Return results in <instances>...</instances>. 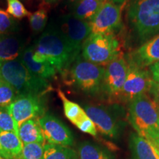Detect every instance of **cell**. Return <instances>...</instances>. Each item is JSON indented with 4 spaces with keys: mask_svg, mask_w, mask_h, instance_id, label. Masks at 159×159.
<instances>
[{
    "mask_svg": "<svg viewBox=\"0 0 159 159\" xmlns=\"http://www.w3.org/2000/svg\"><path fill=\"white\" fill-rule=\"evenodd\" d=\"M33 47L61 75L68 70L79 56L54 25H49Z\"/></svg>",
    "mask_w": 159,
    "mask_h": 159,
    "instance_id": "cell-1",
    "label": "cell"
},
{
    "mask_svg": "<svg viewBox=\"0 0 159 159\" xmlns=\"http://www.w3.org/2000/svg\"><path fill=\"white\" fill-rule=\"evenodd\" d=\"M131 30L139 41L159 34V0H131L127 7Z\"/></svg>",
    "mask_w": 159,
    "mask_h": 159,
    "instance_id": "cell-2",
    "label": "cell"
},
{
    "mask_svg": "<svg viewBox=\"0 0 159 159\" xmlns=\"http://www.w3.org/2000/svg\"><path fill=\"white\" fill-rule=\"evenodd\" d=\"M0 76L13 87L17 95L47 94L52 89L47 80L32 74L19 58L0 62Z\"/></svg>",
    "mask_w": 159,
    "mask_h": 159,
    "instance_id": "cell-3",
    "label": "cell"
},
{
    "mask_svg": "<svg viewBox=\"0 0 159 159\" xmlns=\"http://www.w3.org/2000/svg\"><path fill=\"white\" fill-rule=\"evenodd\" d=\"M105 66L94 64L77 57L62 75H69V85H75L77 88L89 95H95L102 92Z\"/></svg>",
    "mask_w": 159,
    "mask_h": 159,
    "instance_id": "cell-4",
    "label": "cell"
},
{
    "mask_svg": "<svg viewBox=\"0 0 159 159\" xmlns=\"http://www.w3.org/2000/svg\"><path fill=\"white\" fill-rule=\"evenodd\" d=\"M128 119L136 134L146 139L158 130V106L147 94H143L128 102Z\"/></svg>",
    "mask_w": 159,
    "mask_h": 159,
    "instance_id": "cell-5",
    "label": "cell"
},
{
    "mask_svg": "<svg viewBox=\"0 0 159 159\" xmlns=\"http://www.w3.org/2000/svg\"><path fill=\"white\" fill-rule=\"evenodd\" d=\"M81 52L85 61L105 66L121 55L120 43L114 34H91Z\"/></svg>",
    "mask_w": 159,
    "mask_h": 159,
    "instance_id": "cell-6",
    "label": "cell"
},
{
    "mask_svg": "<svg viewBox=\"0 0 159 159\" xmlns=\"http://www.w3.org/2000/svg\"><path fill=\"white\" fill-rule=\"evenodd\" d=\"M45 95H18L15 100L7 107L18 126L28 119L40 118L46 114L47 99Z\"/></svg>",
    "mask_w": 159,
    "mask_h": 159,
    "instance_id": "cell-7",
    "label": "cell"
},
{
    "mask_svg": "<svg viewBox=\"0 0 159 159\" xmlns=\"http://www.w3.org/2000/svg\"><path fill=\"white\" fill-rule=\"evenodd\" d=\"M128 61L127 77L118 100L129 102L136 97L149 93L153 80L150 71Z\"/></svg>",
    "mask_w": 159,
    "mask_h": 159,
    "instance_id": "cell-8",
    "label": "cell"
},
{
    "mask_svg": "<svg viewBox=\"0 0 159 159\" xmlns=\"http://www.w3.org/2000/svg\"><path fill=\"white\" fill-rule=\"evenodd\" d=\"M128 68V61L122 54L105 66L102 92L111 101L119 99L126 80Z\"/></svg>",
    "mask_w": 159,
    "mask_h": 159,
    "instance_id": "cell-9",
    "label": "cell"
},
{
    "mask_svg": "<svg viewBox=\"0 0 159 159\" xmlns=\"http://www.w3.org/2000/svg\"><path fill=\"white\" fill-rule=\"evenodd\" d=\"M122 5L105 0L94 18L89 21L91 34H114L122 26Z\"/></svg>",
    "mask_w": 159,
    "mask_h": 159,
    "instance_id": "cell-10",
    "label": "cell"
},
{
    "mask_svg": "<svg viewBox=\"0 0 159 159\" xmlns=\"http://www.w3.org/2000/svg\"><path fill=\"white\" fill-rule=\"evenodd\" d=\"M57 28L77 54H80L83 43L91 34L90 23L77 19L71 14L60 18Z\"/></svg>",
    "mask_w": 159,
    "mask_h": 159,
    "instance_id": "cell-11",
    "label": "cell"
},
{
    "mask_svg": "<svg viewBox=\"0 0 159 159\" xmlns=\"http://www.w3.org/2000/svg\"><path fill=\"white\" fill-rule=\"evenodd\" d=\"M86 114L93 121L103 136L110 139L118 138L121 131V124L117 116L111 109L102 105L86 104L84 105Z\"/></svg>",
    "mask_w": 159,
    "mask_h": 159,
    "instance_id": "cell-12",
    "label": "cell"
},
{
    "mask_svg": "<svg viewBox=\"0 0 159 159\" xmlns=\"http://www.w3.org/2000/svg\"><path fill=\"white\" fill-rule=\"evenodd\" d=\"M39 122L47 143L65 147L74 144V136L71 131L54 115L46 113L39 118Z\"/></svg>",
    "mask_w": 159,
    "mask_h": 159,
    "instance_id": "cell-13",
    "label": "cell"
},
{
    "mask_svg": "<svg viewBox=\"0 0 159 159\" xmlns=\"http://www.w3.org/2000/svg\"><path fill=\"white\" fill-rule=\"evenodd\" d=\"M142 68L154 64L159 61V34L148 40L131 53L129 60Z\"/></svg>",
    "mask_w": 159,
    "mask_h": 159,
    "instance_id": "cell-14",
    "label": "cell"
},
{
    "mask_svg": "<svg viewBox=\"0 0 159 159\" xmlns=\"http://www.w3.org/2000/svg\"><path fill=\"white\" fill-rule=\"evenodd\" d=\"M33 47H26L19 57L20 61L27 67V69L33 75L47 80L56 76L57 70L47 61L44 63H37L33 61Z\"/></svg>",
    "mask_w": 159,
    "mask_h": 159,
    "instance_id": "cell-15",
    "label": "cell"
},
{
    "mask_svg": "<svg viewBox=\"0 0 159 159\" xmlns=\"http://www.w3.org/2000/svg\"><path fill=\"white\" fill-rule=\"evenodd\" d=\"M25 49L22 39L14 34L0 35V62L19 58Z\"/></svg>",
    "mask_w": 159,
    "mask_h": 159,
    "instance_id": "cell-16",
    "label": "cell"
},
{
    "mask_svg": "<svg viewBox=\"0 0 159 159\" xmlns=\"http://www.w3.org/2000/svg\"><path fill=\"white\" fill-rule=\"evenodd\" d=\"M22 148L23 143L19 135L13 132L0 131V156L5 159H15Z\"/></svg>",
    "mask_w": 159,
    "mask_h": 159,
    "instance_id": "cell-17",
    "label": "cell"
},
{
    "mask_svg": "<svg viewBox=\"0 0 159 159\" xmlns=\"http://www.w3.org/2000/svg\"><path fill=\"white\" fill-rule=\"evenodd\" d=\"M129 148L134 159H159L150 142L136 133L130 134Z\"/></svg>",
    "mask_w": 159,
    "mask_h": 159,
    "instance_id": "cell-18",
    "label": "cell"
},
{
    "mask_svg": "<svg viewBox=\"0 0 159 159\" xmlns=\"http://www.w3.org/2000/svg\"><path fill=\"white\" fill-rule=\"evenodd\" d=\"M18 135L23 144L46 143L39 118L30 119L23 122L19 127Z\"/></svg>",
    "mask_w": 159,
    "mask_h": 159,
    "instance_id": "cell-19",
    "label": "cell"
},
{
    "mask_svg": "<svg viewBox=\"0 0 159 159\" xmlns=\"http://www.w3.org/2000/svg\"><path fill=\"white\" fill-rule=\"evenodd\" d=\"M77 156L78 159H115L113 154L106 148L89 141L79 144Z\"/></svg>",
    "mask_w": 159,
    "mask_h": 159,
    "instance_id": "cell-20",
    "label": "cell"
},
{
    "mask_svg": "<svg viewBox=\"0 0 159 159\" xmlns=\"http://www.w3.org/2000/svg\"><path fill=\"white\" fill-rule=\"evenodd\" d=\"M105 0H80L75 4L72 15L77 19L90 21L96 15Z\"/></svg>",
    "mask_w": 159,
    "mask_h": 159,
    "instance_id": "cell-21",
    "label": "cell"
},
{
    "mask_svg": "<svg viewBox=\"0 0 159 159\" xmlns=\"http://www.w3.org/2000/svg\"><path fill=\"white\" fill-rule=\"evenodd\" d=\"M57 94L62 101L66 117L72 124L76 125L80 121H81L85 116H87L84 109L77 103L69 100L61 89H57Z\"/></svg>",
    "mask_w": 159,
    "mask_h": 159,
    "instance_id": "cell-22",
    "label": "cell"
},
{
    "mask_svg": "<svg viewBox=\"0 0 159 159\" xmlns=\"http://www.w3.org/2000/svg\"><path fill=\"white\" fill-rule=\"evenodd\" d=\"M77 152L70 147L46 143L42 159H75Z\"/></svg>",
    "mask_w": 159,
    "mask_h": 159,
    "instance_id": "cell-23",
    "label": "cell"
},
{
    "mask_svg": "<svg viewBox=\"0 0 159 159\" xmlns=\"http://www.w3.org/2000/svg\"><path fill=\"white\" fill-rule=\"evenodd\" d=\"M46 143L23 144L22 150L15 159H42Z\"/></svg>",
    "mask_w": 159,
    "mask_h": 159,
    "instance_id": "cell-24",
    "label": "cell"
},
{
    "mask_svg": "<svg viewBox=\"0 0 159 159\" xmlns=\"http://www.w3.org/2000/svg\"><path fill=\"white\" fill-rule=\"evenodd\" d=\"M48 20L47 10L39 8L29 16V22L31 30L34 33H39L45 29Z\"/></svg>",
    "mask_w": 159,
    "mask_h": 159,
    "instance_id": "cell-25",
    "label": "cell"
},
{
    "mask_svg": "<svg viewBox=\"0 0 159 159\" xmlns=\"http://www.w3.org/2000/svg\"><path fill=\"white\" fill-rule=\"evenodd\" d=\"M19 30V25L7 12L0 8V35L13 34Z\"/></svg>",
    "mask_w": 159,
    "mask_h": 159,
    "instance_id": "cell-26",
    "label": "cell"
},
{
    "mask_svg": "<svg viewBox=\"0 0 159 159\" xmlns=\"http://www.w3.org/2000/svg\"><path fill=\"white\" fill-rule=\"evenodd\" d=\"M0 131L19 133V126L7 107H0Z\"/></svg>",
    "mask_w": 159,
    "mask_h": 159,
    "instance_id": "cell-27",
    "label": "cell"
},
{
    "mask_svg": "<svg viewBox=\"0 0 159 159\" xmlns=\"http://www.w3.org/2000/svg\"><path fill=\"white\" fill-rule=\"evenodd\" d=\"M18 96L13 87L2 80L0 82V107H7Z\"/></svg>",
    "mask_w": 159,
    "mask_h": 159,
    "instance_id": "cell-28",
    "label": "cell"
},
{
    "mask_svg": "<svg viewBox=\"0 0 159 159\" xmlns=\"http://www.w3.org/2000/svg\"><path fill=\"white\" fill-rule=\"evenodd\" d=\"M7 12L11 16L16 19H21L30 16L31 13L25 8V7L19 0H7Z\"/></svg>",
    "mask_w": 159,
    "mask_h": 159,
    "instance_id": "cell-29",
    "label": "cell"
},
{
    "mask_svg": "<svg viewBox=\"0 0 159 159\" xmlns=\"http://www.w3.org/2000/svg\"><path fill=\"white\" fill-rule=\"evenodd\" d=\"M75 126L79 130H80L84 133H86V134H90L92 136H97V130L96 126H95L93 121L89 118L88 115L85 116L82 120L80 121Z\"/></svg>",
    "mask_w": 159,
    "mask_h": 159,
    "instance_id": "cell-30",
    "label": "cell"
},
{
    "mask_svg": "<svg viewBox=\"0 0 159 159\" xmlns=\"http://www.w3.org/2000/svg\"><path fill=\"white\" fill-rule=\"evenodd\" d=\"M149 93L152 96L154 102L159 106V83L153 81Z\"/></svg>",
    "mask_w": 159,
    "mask_h": 159,
    "instance_id": "cell-31",
    "label": "cell"
},
{
    "mask_svg": "<svg viewBox=\"0 0 159 159\" xmlns=\"http://www.w3.org/2000/svg\"><path fill=\"white\" fill-rule=\"evenodd\" d=\"M151 76L154 81L159 83V61L149 66Z\"/></svg>",
    "mask_w": 159,
    "mask_h": 159,
    "instance_id": "cell-32",
    "label": "cell"
},
{
    "mask_svg": "<svg viewBox=\"0 0 159 159\" xmlns=\"http://www.w3.org/2000/svg\"><path fill=\"white\" fill-rule=\"evenodd\" d=\"M146 139L148 140L149 142L154 143L155 144H156L157 146L159 147V130L153 131L152 133H151V134L147 137Z\"/></svg>",
    "mask_w": 159,
    "mask_h": 159,
    "instance_id": "cell-33",
    "label": "cell"
},
{
    "mask_svg": "<svg viewBox=\"0 0 159 159\" xmlns=\"http://www.w3.org/2000/svg\"><path fill=\"white\" fill-rule=\"evenodd\" d=\"M148 142H149V141H148ZM150 144H152V148H153V150H154V151H155V152H156V155H157V156H158V158H159V147L157 146L156 144H155L154 143L150 142Z\"/></svg>",
    "mask_w": 159,
    "mask_h": 159,
    "instance_id": "cell-34",
    "label": "cell"
},
{
    "mask_svg": "<svg viewBox=\"0 0 159 159\" xmlns=\"http://www.w3.org/2000/svg\"><path fill=\"white\" fill-rule=\"evenodd\" d=\"M111 2H114L115 4H117V5H122L123 4L126 2L128 0H110Z\"/></svg>",
    "mask_w": 159,
    "mask_h": 159,
    "instance_id": "cell-35",
    "label": "cell"
},
{
    "mask_svg": "<svg viewBox=\"0 0 159 159\" xmlns=\"http://www.w3.org/2000/svg\"><path fill=\"white\" fill-rule=\"evenodd\" d=\"M69 2L71 3V4H76L77 2H78L80 1V0H68Z\"/></svg>",
    "mask_w": 159,
    "mask_h": 159,
    "instance_id": "cell-36",
    "label": "cell"
},
{
    "mask_svg": "<svg viewBox=\"0 0 159 159\" xmlns=\"http://www.w3.org/2000/svg\"><path fill=\"white\" fill-rule=\"evenodd\" d=\"M47 3H54L55 2H57V0H44Z\"/></svg>",
    "mask_w": 159,
    "mask_h": 159,
    "instance_id": "cell-37",
    "label": "cell"
},
{
    "mask_svg": "<svg viewBox=\"0 0 159 159\" xmlns=\"http://www.w3.org/2000/svg\"><path fill=\"white\" fill-rule=\"evenodd\" d=\"M157 106H158V130H159V106L158 105H157Z\"/></svg>",
    "mask_w": 159,
    "mask_h": 159,
    "instance_id": "cell-38",
    "label": "cell"
},
{
    "mask_svg": "<svg viewBox=\"0 0 159 159\" xmlns=\"http://www.w3.org/2000/svg\"><path fill=\"white\" fill-rule=\"evenodd\" d=\"M0 159H5V158H3L2 157H1V156H0Z\"/></svg>",
    "mask_w": 159,
    "mask_h": 159,
    "instance_id": "cell-39",
    "label": "cell"
},
{
    "mask_svg": "<svg viewBox=\"0 0 159 159\" xmlns=\"http://www.w3.org/2000/svg\"><path fill=\"white\" fill-rule=\"evenodd\" d=\"M2 81V78H1V76H0V82H1Z\"/></svg>",
    "mask_w": 159,
    "mask_h": 159,
    "instance_id": "cell-40",
    "label": "cell"
},
{
    "mask_svg": "<svg viewBox=\"0 0 159 159\" xmlns=\"http://www.w3.org/2000/svg\"><path fill=\"white\" fill-rule=\"evenodd\" d=\"M75 159H78V158H77H77H75Z\"/></svg>",
    "mask_w": 159,
    "mask_h": 159,
    "instance_id": "cell-41",
    "label": "cell"
}]
</instances>
